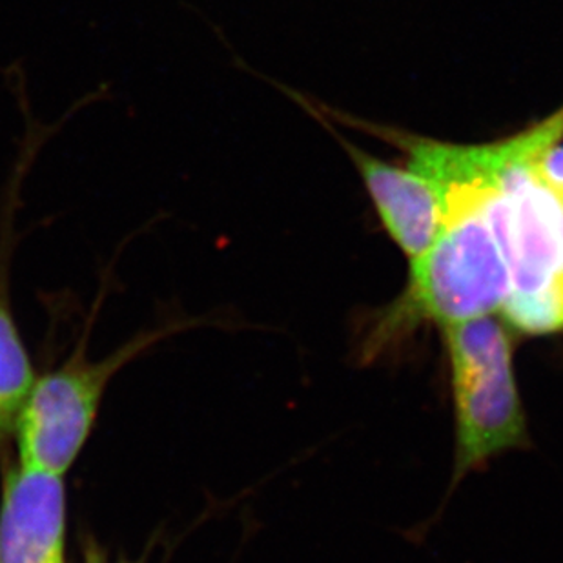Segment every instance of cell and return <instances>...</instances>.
<instances>
[{
    "label": "cell",
    "instance_id": "obj_2",
    "mask_svg": "<svg viewBox=\"0 0 563 563\" xmlns=\"http://www.w3.org/2000/svg\"><path fill=\"white\" fill-rule=\"evenodd\" d=\"M509 292V266L484 201L446 219L434 243L416 257L409 287L374 329L373 349L423 321L446 327L487 316L504 307Z\"/></svg>",
    "mask_w": 563,
    "mask_h": 563
},
{
    "label": "cell",
    "instance_id": "obj_9",
    "mask_svg": "<svg viewBox=\"0 0 563 563\" xmlns=\"http://www.w3.org/2000/svg\"><path fill=\"white\" fill-rule=\"evenodd\" d=\"M86 563H102V559L97 553H90L88 554V562Z\"/></svg>",
    "mask_w": 563,
    "mask_h": 563
},
{
    "label": "cell",
    "instance_id": "obj_6",
    "mask_svg": "<svg viewBox=\"0 0 563 563\" xmlns=\"http://www.w3.org/2000/svg\"><path fill=\"white\" fill-rule=\"evenodd\" d=\"M383 223L404 252L416 260L434 243L443 227L437 188L412 170H401L354 152Z\"/></svg>",
    "mask_w": 563,
    "mask_h": 563
},
{
    "label": "cell",
    "instance_id": "obj_7",
    "mask_svg": "<svg viewBox=\"0 0 563 563\" xmlns=\"http://www.w3.org/2000/svg\"><path fill=\"white\" fill-rule=\"evenodd\" d=\"M33 383L32 363L10 310L0 298V434L15 429Z\"/></svg>",
    "mask_w": 563,
    "mask_h": 563
},
{
    "label": "cell",
    "instance_id": "obj_5",
    "mask_svg": "<svg viewBox=\"0 0 563 563\" xmlns=\"http://www.w3.org/2000/svg\"><path fill=\"white\" fill-rule=\"evenodd\" d=\"M63 476L19 467L5 479L0 507V563H64Z\"/></svg>",
    "mask_w": 563,
    "mask_h": 563
},
{
    "label": "cell",
    "instance_id": "obj_3",
    "mask_svg": "<svg viewBox=\"0 0 563 563\" xmlns=\"http://www.w3.org/2000/svg\"><path fill=\"white\" fill-rule=\"evenodd\" d=\"M456 404V478L489 457L526 443V415L512 373L509 332L498 319L446 324Z\"/></svg>",
    "mask_w": 563,
    "mask_h": 563
},
{
    "label": "cell",
    "instance_id": "obj_4",
    "mask_svg": "<svg viewBox=\"0 0 563 563\" xmlns=\"http://www.w3.org/2000/svg\"><path fill=\"white\" fill-rule=\"evenodd\" d=\"M107 373L66 367L33 383L16 421L22 467L63 476L96 421Z\"/></svg>",
    "mask_w": 563,
    "mask_h": 563
},
{
    "label": "cell",
    "instance_id": "obj_8",
    "mask_svg": "<svg viewBox=\"0 0 563 563\" xmlns=\"http://www.w3.org/2000/svg\"><path fill=\"white\" fill-rule=\"evenodd\" d=\"M538 176L543 183L559 196L563 205V146L549 148L545 154L537 161Z\"/></svg>",
    "mask_w": 563,
    "mask_h": 563
},
{
    "label": "cell",
    "instance_id": "obj_1",
    "mask_svg": "<svg viewBox=\"0 0 563 563\" xmlns=\"http://www.w3.org/2000/svg\"><path fill=\"white\" fill-rule=\"evenodd\" d=\"M538 159L509 166L485 197V216L509 266L501 310L516 330L532 335L563 330V205L538 176Z\"/></svg>",
    "mask_w": 563,
    "mask_h": 563
}]
</instances>
